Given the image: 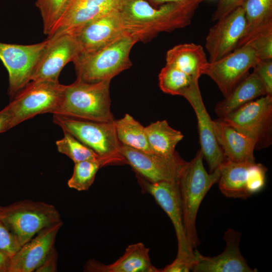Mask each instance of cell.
Segmentation results:
<instances>
[{
	"label": "cell",
	"instance_id": "obj_17",
	"mask_svg": "<svg viewBox=\"0 0 272 272\" xmlns=\"http://www.w3.org/2000/svg\"><path fill=\"white\" fill-rule=\"evenodd\" d=\"M241 234L230 229L225 233L226 242L224 250L220 254L205 256L194 249V263L192 271L194 272H254L242 255L239 247Z\"/></svg>",
	"mask_w": 272,
	"mask_h": 272
},
{
	"label": "cell",
	"instance_id": "obj_4",
	"mask_svg": "<svg viewBox=\"0 0 272 272\" xmlns=\"http://www.w3.org/2000/svg\"><path fill=\"white\" fill-rule=\"evenodd\" d=\"M136 39L125 37L94 51L80 54L73 62L77 79L88 83L110 80L130 67L129 54Z\"/></svg>",
	"mask_w": 272,
	"mask_h": 272
},
{
	"label": "cell",
	"instance_id": "obj_30",
	"mask_svg": "<svg viewBox=\"0 0 272 272\" xmlns=\"http://www.w3.org/2000/svg\"><path fill=\"white\" fill-rule=\"evenodd\" d=\"M194 82L193 79L179 69L166 64L159 74V85L165 93L181 96L187 88Z\"/></svg>",
	"mask_w": 272,
	"mask_h": 272
},
{
	"label": "cell",
	"instance_id": "obj_12",
	"mask_svg": "<svg viewBox=\"0 0 272 272\" xmlns=\"http://www.w3.org/2000/svg\"><path fill=\"white\" fill-rule=\"evenodd\" d=\"M49 39L29 45L0 42V59L9 74L10 95L14 96L29 82Z\"/></svg>",
	"mask_w": 272,
	"mask_h": 272
},
{
	"label": "cell",
	"instance_id": "obj_16",
	"mask_svg": "<svg viewBox=\"0 0 272 272\" xmlns=\"http://www.w3.org/2000/svg\"><path fill=\"white\" fill-rule=\"evenodd\" d=\"M181 96L188 101L196 114L200 151L211 173L220 166L226 157L216 138L213 120L204 105L198 82H193Z\"/></svg>",
	"mask_w": 272,
	"mask_h": 272
},
{
	"label": "cell",
	"instance_id": "obj_19",
	"mask_svg": "<svg viewBox=\"0 0 272 272\" xmlns=\"http://www.w3.org/2000/svg\"><path fill=\"white\" fill-rule=\"evenodd\" d=\"M122 1L73 0L51 37L78 30L88 23L118 8Z\"/></svg>",
	"mask_w": 272,
	"mask_h": 272
},
{
	"label": "cell",
	"instance_id": "obj_6",
	"mask_svg": "<svg viewBox=\"0 0 272 272\" xmlns=\"http://www.w3.org/2000/svg\"><path fill=\"white\" fill-rule=\"evenodd\" d=\"M53 122L100 157L114 160L118 164H127L119 151L120 143L117 137L114 120L97 122L53 114Z\"/></svg>",
	"mask_w": 272,
	"mask_h": 272
},
{
	"label": "cell",
	"instance_id": "obj_2",
	"mask_svg": "<svg viewBox=\"0 0 272 272\" xmlns=\"http://www.w3.org/2000/svg\"><path fill=\"white\" fill-rule=\"evenodd\" d=\"M111 81L94 83L78 79L64 85L62 95L53 114L97 122H111L110 83Z\"/></svg>",
	"mask_w": 272,
	"mask_h": 272
},
{
	"label": "cell",
	"instance_id": "obj_39",
	"mask_svg": "<svg viewBox=\"0 0 272 272\" xmlns=\"http://www.w3.org/2000/svg\"><path fill=\"white\" fill-rule=\"evenodd\" d=\"M12 115L7 106L0 111V133L5 132L12 128Z\"/></svg>",
	"mask_w": 272,
	"mask_h": 272
},
{
	"label": "cell",
	"instance_id": "obj_10",
	"mask_svg": "<svg viewBox=\"0 0 272 272\" xmlns=\"http://www.w3.org/2000/svg\"><path fill=\"white\" fill-rule=\"evenodd\" d=\"M135 173L142 190L144 193L150 194L154 198L168 216L173 224L177 240L176 257L194 258V249L190 246L185 234L177 182H152Z\"/></svg>",
	"mask_w": 272,
	"mask_h": 272
},
{
	"label": "cell",
	"instance_id": "obj_13",
	"mask_svg": "<svg viewBox=\"0 0 272 272\" xmlns=\"http://www.w3.org/2000/svg\"><path fill=\"white\" fill-rule=\"evenodd\" d=\"M118 9L69 33L76 39L80 48V54L94 51L123 37L136 39Z\"/></svg>",
	"mask_w": 272,
	"mask_h": 272
},
{
	"label": "cell",
	"instance_id": "obj_14",
	"mask_svg": "<svg viewBox=\"0 0 272 272\" xmlns=\"http://www.w3.org/2000/svg\"><path fill=\"white\" fill-rule=\"evenodd\" d=\"M48 43L36 65L31 81L59 82V74L69 62L80 53L79 45L71 34L63 33L47 38Z\"/></svg>",
	"mask_w": 272,
	"mask_h": 272
},
{
	"label": "cell",
	"instance_id": "obj_11",
	"mask_svg": "<svg viewBox=\"0 0 272 272\" xmlns=\"http://www.w3.org/2000/svg\"><path fill=\"white\" fill-rule=\"evenodd\" d=\"M119 151L135 173L152 182H177L187 162L177 152L160 155L140 151L120 144Z\"/></svg>",
	"mask_w": 272,
	"mask_h": 272
},
{
	"label": "cell",
	"instance_id": "obj_3",
	"mask_svg": "<svg viewBox=\"0 0 272 272\" xmlns=\"http://www.w3.org/2000/svg\"><path fill=\"white\" fill-rule=\"evenodd\" d=\"M203 158L199 150L192 160L187 162L177 181L185 234L193 249L199 243L195 227L199 207L212 186L218 183L220 175L219 167L208 173L203 164Z\"/></svg>",
	"mask_w": 272,
	"mask_h": 272
},
{
	"label": "cell",
	"instance_id": "obj_32",
	"mask_svg": "<svg viewBox=\"0 0 272 272\" xmlns=\"http://www.w3.org/2000/svg\"><path fill=\"white\" fill-rule=\"evenodd\" d=\"M244 45L251 47L261 60L272 59V28L255 35Z\"/></svg>",
	"mask_w": 272,
	"mask_h": 272
},
{
	"label": "cell",
	"instance_id": "obj_23",
	"mask_svg": "<svg viewBox=\"0 0 272 272\" xmlns=\"http://www.w3.org/2000/svg\"><path fill=\"white\" fill-rule=\"evenodd\" d=\"M203 48L193 43L177 45L166 53V64L174 66L198 81L201 67L208 62Z\"/></svg>",
	"mask_w": 272,
	"mask_h": 272
},
{
	"label": "cell",
	"instance_id": "obj_38",
	"mask_svg": "<svg viewBox=\"0 0 272 272\" xmlns=\"http://www.w3.org/2000/svg\"><path fill=\"white\" fill-rule=\"evenodd\" d=\"M58 253L55 247L48 252L41 264L35 270L36 272L57 271Z\"/></svg>",
	"mask_w": 272,
	"mask_h": 272
},
{
	"label": "cell",
	"instance_id": "obj_18",
	"mask_svg": "<svg viewBox=\"0 0 272 272\" xmlns=\"http://www.w3.org/2000/svg\"><path fill=\"white\" fill-rule=\"evenodd\" d=\"M62 225L60 221L44 228L22 245L11 257L8 272L35 271L54 246L56 236Z\"/></svg>",
	"mask_w": 272,
	"mask_h": 272
},
{
	"label": "cell",
	"instance_id": "obj_5",
	"mask_svg": "<svg viewBox=\"0 0 272 272\" xmlns=\"http://www.w3.org/2000/svg\"><path fill=\"white\" fill-rule=\"evenodd\" d=\"M0 218L21 246L42 229L61 221L54 206L28 199L0 206Z\"/></svg>",
	"mask_w": 272,
	"mask_h": 272
},
{
	"label": "cell",
	"instance_id": "obj_8",
	"mask_svg": "<svg viewBox=\"0 0 272 272\" xmlns=\"http://www.w3.org/2000/svg\"><path fill=\"white\" fill-rule=\"evenodd\" d=\"M220 118L251 139L256 150L272 144V96H261Z\"/></svg>",
	"mask_w": 272,
	"mask_h": 272
},
{
	"label": "cell",
	"instance_id": "obj_7",
	"mask_svg": "<svg viewBox=\"0 0 272 272\" xmlns=\"http://www.w3.org/2000/svg\"><path fill=\"white\" fill-rule=\"evenodd\" d=\"M63 88L59 82H29L7 106L12 115V127L38 114H53L59 103Z\"/></svg>",
	"mask_w": 272,
	"mask_h": 272
},
{
	"label": "cell",
	"instance_id": "obj_21",
	"mask_svg": "<svg viewBox=\"0 0 272 272\" xmlns=\"http://www.w3.org/2000/svg\"><path fill=\"white\" fill-rule=\"evenodd\" d=\"M149 251L144 243L138 242L129 245L123 254L114 262L106 264L89 259L84 269L88 272H161L151 263Z\"/></svg>",
	"mask_w": 272,
	"mask_h": 272
},
{
	"label": "cell",
	"instance_id": "obj_34",
	"mask_svg": "<svg viewBox=\"0 0 272 272\" xmlns=\"http://www.w3.org/2000/svg\"><path fill=\"white\" fill-rule=\"evenodd\" d=\"M21 247L16 237L0 218V251L11 257Z\"/></svg>",
	"mask_w": 272,
	"mask_h": 272
},
{
	"label": "cell",
	"instance_id": "obj_26",
	"mask_svg": "<svg viewBox=\"0 0 272 272\" xmlns=\"http://www.w3.org/2000/svg\"><path fill=\"white\" fill-rule=\"evenodd\" d=\"M145 131L153 153L168 156L174 154L175 147L183 135L171 127L166 120H158L146 127Z\"/></svg>",
	"mask_w": 272,
	"mask_h": 272
},
{
	"label": "cell",
	"instance_id": "obj_27",
	"mask_svg": "<svg viewBox=\"0 0 272 272\" xmlns=\"http://www.w3.org/2000/svg\"><path fill=\"white\" fill-rule=\"evenodd\" d=\"M117 137L120 144L147 153H152L144 127L132 116L126 113L114 120Z\"/></svg>",
	"mask_w": 272,
	"mask_h": 272
},
{
	"label": "cell",
	"instance_id": "obj_37",
	"mask_svg": "<svg viewBox=\"0 0 272 272\" xmlns=\"http://www.w3.org/2000/svg\"><path fill=\"white\" fill-rule=\"evenodd\" d=\"M194 263L193 259L176 257L170 264L166 265L161 272H189L192 271Z\"/></svg>",
	"mask_w": 272,
	"mask_h": 272
},
{
	"label": "cell",
	"instance_id": "obj_29",
	"mask_svg": "<svg viewBox=\"0 0 272 272\" xmlns=\"http://www.w3.org/2000/svg\"><path fill=\"white\" fill-rule=\"evenodd\" d=\"M73 0H37L44 34L51 37L64 18Z\"/></svg>",
	"mask_w": 272,
	"mask_h": 272
},
{
	"label": "cell",
	"instance_id": "obj_31",
	"mask_svg": "<svg viewBox=\"0 0 272 272\" xmlns=\"http://www.w3.org/2000/svg\"><path fill=\"white\" fill-rule=\"evenodd\" d=\"M63 132V137L55 143L57 150L59 153L70 158L74 163L102 158L93 150L73 135L67 132Z\"/></svg>",
	"mask_w": 272,
	"mask_h": 272
},
{
	"label": "cell",
	"instance_id": "obj_25",
	"mask_svg": "<svg viewBox=\"0 0 272 272\" xmlns=\"http://www.w3.org/2000/svg\"><path fill=\"white\" fill-rule=\"evenodd\" d=\"M242 7L245 13L246 28L236 48L258 33L272 28V0H246Z\"/></svg>",
	"mask_w": 272,
	"mask_h": 272
},
{
	"label": "cell",
	"instance_id": "obj_9",
	"mask_svg": "<svg viewBox=\"0 0 272 272\" xmlns=\"http://www.w3.org/2000/svg\"><path fill=\"white\" fill-rule=\"evenodd\" d=\"M260 60L251 47L244 45L217 60L208 61L201 67L200 74L208 76L214 81L225 97Z\"/></svg>",
	"mask_w": 272,
	"mask_h": 272
},
{
	"label": "cell",
	"instance_id": "obj_22",
	"mask_svg": "<svg viewBox=\"0 0 272 272\" xmlns=\"http://www.w3.org/2000/svg\"><path fill=\"white\" fill-rule=\"evenodd\" d=\"M266 95L265 88L258 76L254 72L239 83L225 99L219 102L215 111L222 118L243 105Z\"/></svg>",
	"mask_w": 272,
	"mask_h": 272
},
{
	"label": "cell",
	"instance_id": "obj_15",
	"mask_svg": "<svg viewBox=\"0 0 272 272\" xmlns=\"http://www.w3.org/2000/svg\"><path fill=\"white\" fill-rule=\"evenodd\" d=\"M246 28L243 8L240 7L217 20L206 38L209 62H213L235 49Z\"/></svg>",
	"mask_w": 272,
	"mask_h": 272
},
{
	"label": "cell",
	"instance_id": "obj_41",
	"mask_svg": "<svg viewBox=\"0 0 272 272\" xmlns=\"http://www.w3.org/2000/svg\"><path fill=\"white\" fill-rule=\"evenodd\" d=\"M151 5L155 7H158L164 4L169 3L180 2L184 0H146Z\"/></svg>",
	"mask_w": 272,
	"mask_h": 272
},
{
	"label": "cell",
	"instance_id": "obj_20",
	"mask_svg": "<svg viewBox=\"0 0 272 272\" xmlns=\"http://www.w3.org/2000/svg\"><path fill=\"white\" fill-rule=\"evenodd\" d=\"M212 123L216 138L226 159L236 163H255V145L251 139L220 118L213 120Z\"/></svg>",
	"mask_w": 272,
	"mask_h": 272
},
{
	"label": "cell",
	"instance_id": "obj_24",
	"mask_svg": "<svg viewBox=\"0 0 272 272\" xmlns=\"http://www.w3.org/2000/svg\"><path fill=\"white\" fill-rule=\"evenodd\" d=\"M251 164L225 159L219 166L220 175L218 181L219 188L223 195L235 198L250 197L246 183L248 167Z\"/></svg>",
	"mask_w": 272,
	"mask_h": 272
},
{
	"label": "cell",
	"instance_id": "obj_1",
	"mask_svg": "<svg viewBox=\"0 0 272 272\" xmlns=\"http://www.w3.org/2000/svg\"><path fill=\"white\" fill-rule=\"evenodd\" d=\"M204 1L184 0L155 7L146 0H123L118 9L139 41L145 42L160 33L189 25Z\"/></svg>",
	"mask_w": 272,
	"mask_h": 272
},
{
	"label": "cell",
	"instance_id": "obj_33",
	"mask_svg": "<svg viewBox=\"0 0 272 272\" xmlns=\"http://www.w3.org/2000/svg\"><path fill=\"white\" fill-rule=\"evenodd\" d=\"M267 168L261 164H251L248 169L246 187L251 196L262 190L265 183Z\"/></svg>",
	"mask_w": 272,
	"mask_h": 272
},
{
	"label": "cell",
	"instance_id": "obj_35",
	"mask_svg": "<svg viewBox=\"0 0 272 272\" xmlns=\"http://www.w3.org/2000/svg\"><path fill=\"white\" fill-rule=\"evenodd\" d=\"M253 69L263 84L266 95L272 96V59L261 60Z\"/></svg>",
	"mask_w": 272,
	"mask_h": 272
},
{
	"label": "cell",
	"instance_id": "obj_28",
	"mask_svg": "<svg viewBox=\"0 0 272 272\" xmlns=\"http://www.w3.org/2000/svg\"><path fill=\"white\" fill-rule=\"evenodd\" d=\"M112 164L118 163L114 160L104 158L75 163L73 173L67 181V185L70 188L78 191L87 190L94 182L99 169Z\"/></svg>",
	"mask_w": 272,
	"mask_h": 272
},
{
	"label": "cell",
	"instance_id": "obj_36",
	"mask_svg": "<svg viewBox=\"0 0 272 272\" xmlns=\"http://www.w3.org/2000/svg\"><path fill=\"white\" fill-rule=\"evenodd\" d=\"M246 0H219L216 9L212 15L213 21H217L235 9L242 7Z\"/></svg>",
	"mask_w": 272,
	"mask_h": 272
},
{
	"label": "cell",
	"instance_id": "obj_40",
	"mask_svg": "<svg viewBox=\"0 0 272 272\" xmlns=\"http://www.w3.org/2000/svg\"><path fill=\"white\" fill-rule=\"evenodd\" d=\"M10 257L0 251V272H8Z\"/></svg>",
	"mask_w": 272,
	"mask_h": 272
}]
</instances>
